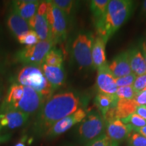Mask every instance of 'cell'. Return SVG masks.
Wrapping results in <instances>:
<instances>
[{"instance_id": "ba28073f", "label": "cell", "mask_w": 146, "mask_h": 146, "mask_svg": "<svg viewBox=\"0 0 146 146\" xmlns=\"http://www.w3.org/2000/svg\"><path fill=\"white\" fill-rule=\"evenodd\" d=\"M48 3V9L45 17L51 27L52 39L56 43L65 38L67 21L66 15L59 8L55 6L51 1H49Z\"/></svg>"}, {"instance_id": "d4e9b609", "label": "cell", "mask_w": 146, "mask_h": 146, "mask_svg": "<svg viewBox=\"0 0 146 146\" xmlns=\"http://www.w3.org/2000/svg\"><path fill=\"white\" fill-rule=\"evenodd\" d=\"M125 124L131 125L132 130L133 129H138L146 126V120L139 116L136 113L131 114L129 117L121 120Z\"/></svg>"}, {"instance_id": "9a60e30c", "label": "cell", "mask_w": 146, "mask_h": 146, "mask_svg": "<svg viewBox=\"0 0 146 146\" xmlns=\"http://www.w3.org/2000/svg\"><path fill=\"white\" fill-rule=\"evenodd\" d=\"M7 24L10 30L14 35L17 36V38L27 33L31 29L29 27V23L22 18L14 10H12L8 15Z\"/></svg>"}, {"instance_id": "ac0fdd59", "label": "cell", "mask_w": 146, "mask_h": 146, "mask_svg": "<svg viewBox=\"0 0 146 146\" xmlns=\"http://www.w3.org/2000/svg\"><path fill=\"white\" fill-rule=\"evenodd\" d=\"M132 72L137 76L146 74V63L143 55L137 48L127 50Z\"/></svg>"}, {"instance_id": "e575fe53", "label": "cell", "mask_w": 146, "mask_h": 146, "mask_svg": "<svg viewBox=\"0 0 146 146\" xmlns=\"http://www.w3.org/2000/svg\"><path fill=\"white\" fill-rule=\"evenodd\" d=\"M136 114L146 120V106H138L136 110Z\"/></svg>"}, {"instance_id": "603a6c76", "label": "cell", "mask_w": 146, "mask_h": 146, "mask_svg": "<svg viewBox=\"0 0 146 146\" xmlns=\"http://www.w3.org/2000/svg\"><path fill=\"white\" fill-rule=\"evenodd\" d=\"M45 64L51 66L62 67L63 56L61 52L56 48H52L47 54Z\"/></svg>"}, {"instance_id": "4dcf8cb0", "label": "cell", "mask_w": 146, "mask_h": 146, "mask_svg": "<svg viewBox=\"0 0 146 146\" xmlns=\"http://www.w3.org/2000/svg\"><path fill=\"white\" fill-rule=\"evenodd\" d=\"M133 87L137 94L145 91L146 89V74L137 76Z\"/></svg>"}, {"instance_id": "f546056e", "label": "cell", "mask_w": 146, "mask_h": 146, "mask_svg": "<svg viewBox=\"0 0 146 146\" xmlns=\"http://www.w3.org/2000/svg\"><path fill=\"white\" fill-rule=\"evenodd\" d=\"M136 77L137 76L135 74L132 73V74H128V75L122 76V77L115 78V82H116L118 87L133 86Z\"/></svg>"}, {"instance_id": "30bf717a", "label": "cell", "mask_w": 146, "mask_h": 146, "mask_svg": "<svg viewBox=\"0 0 146 146\" xmlns=\"http://www.w3.org/2000/svg\"><path fill=\"white\" fill-rule=\"evenodd\" d=\"M106 131L110 141L118 144L128 139L133 130L131 125L120 119H114L106 122Z\"/></svg>"}, {"instance_id": "4316f807", "label": "cell", "mask_w": 146, "mask_h": 146, "mask_svg": "<svg viewBox=\"0 0 146 146\" xmlns=\"http://www.w3.org/2000/svg\"><path fill=\"white\" fill-rule=\"evenodd\" d=\"M137 93L133 86L118 87L115 96L118 99L121 100H134Z\"/></svg>"}, {"instance_id": "8d00e7d4", "label": "cell", "mask_w": 146, "mask_h": 146, "mask_svg": "<svg viewBox=\"0 0 146 146\" xmlns=\"http://www.w3.org/2000/svg\"><path fill=\"white\" fill-rule=\"evenodd\" d=\"M26 138H27L26 136L23 137L18 142V143H16L15 144V145L14 146H26V144H25V142H26Z\"/></svg>"}, {"instance_id": "2e32d148", "label": "cell", "mask_w": 146, "mask_h": 146, "mask_svg": "<svg viewBox=\"0 0 146 146\" xmlns=\"http://www.w3.org/2000/svg\"><path fill=\"white\" fill-rule=\"evenodd\" d=\"M107 41L101 36H98L95 38L92 47V61L93 67L98 69L106 64V45Z\"/></svg>"}, {"instance_id": "3957f363", "label": "cell", "mask_w": 146, "mask_h": 146, "mask_svg": "<svg viewBox=\"0 0 146 146\" xmlns=\"http://www.w3.org/2000/svg\"><path fill=\"white\" fill-rule=\"evenodd\" d=\"M18 81L23 86L30 87L35 89L44 99H49L54 90L52 85L45 77L41 69L38 66H25L20 71L18 75Z\"/></svg>"}, {"instance_id": "7402d4cb", "label": "cell", "mask_w": 146, "mask_h": 146, "mask_svg": "<svg viewBox=\"0 0 146 146\" xmlns=\"http://www.w3.org/2000/svg\"><path fill=\"white\" fill-rule=\"evenodd\" d=\"M109 2V0H94L91 1V10L96 23L104 16Z\"/></svg>"}, {"instance_id": "d6986e66", "label": "cell", "mask_w": 146, "mask_h": 146, "mask_svg": "<svg viewBox=\"0 0 146 146\" xmlns=\"http://www.w3.org/2000/svg\"><path fill=\"white\" fill-rule=\"evenodd\" d=\"M13 10L23 18L29 21L36 14L39 1H16L14 2Z\"/></svg>"}, {"instance_id": "7c38bea8", "label": "cell", "mask_w": 146, "mask_h": 146, "mask_svg": "<svg viewBox=\"0 0 146 146\" xmlns=\"http://www.w3.org/2000/svg\"><path fill=\"white\" fill-rule=\"evenodd\" d=\"M96 85L100 93L110 95H115L118 87L115 82V78L110 71L108 64L98 69Z\"/></svg>"}, {"instance_id": "277c9868", "label": "cell", "mask_w": 146, "mask_h": 146, "mask_svg": "<svg viewBox=\"0 0 146 146\" xmlns=\"http://www.w3.org/2000/svg\"><path fill=\"white\" fill-rule=\"evenodd\" d=\"M106 129V121L103 116L96 111L87 114L77 128L76 135L82 143H88L99 137Z\"/></svg>"}, {"instance_id": "1f68e13d", "label": "cell", "mask_w": 146, "mask_h": 146, "mask_svg": "<svg viewBox=\"0 0 146 146\" xmlns=\"http://www.w3.org/2000/svg\"><path fill=\"white\" fill-rule=\"evenodd\" d=\"M110 143V140L106 134L104 133L101 136H100L99 137L89 142L88 143L86 144L85 146H109Z\"/></svg>"}, {"instance_id": "4fadbf2b", "label": "cell", "mask_w": 146, "mask_h": 146, "mask_svg": "<svg viewBox=\"0 0 146 146\" xmlns=\"http://www.w3.org/2000/svg\"><path fill=\"white\" fill-rule=\"evenodd\" d=\"M107 64L110 71L115 78L133 73L131 69L127 51L121 52L115 56L114 59Z\"/></svg>"}, {"instance_id": "5bb4252c", "label": "cell", "mask_w": 146, "mask_h": 146, "mask_svg": "<svg viewBox=\"0 0 146 146\" xmlns=\"http://www.w3.org/2000/svg\"><path fill=\"white\" fill-rule=\"evenodd\" d=\"M29 25L36 33L40 41L53 39L51 27L45 16L36 14L29 21Z\"/></svg>"}, {"instance_id": "60d3db41", "label": "cell", "mask_w": 146, "mask_h": 146, "mask_svg": "<svg viewBox=\"0 0 146 146\" xmlns=\"http://www.w3.org/2000/svg\"><path fill=\"white\" fill-rule=\"evenodd\" d=\"M109 146H118V144L116 143H114V142H111Z\"/></svg>"}, {"instance_id": "5b68a950", "label": "cell", "mask_w": 146, "mask_h": 146, "mask_svg": "<svg viewBox=\"0 0 146 146\" xmlns=\"http://www.w3.org/2000/svg\"><path fill=\"white\" fill-rule=\"evenodd\" d=\"M94 39V36L91 33H80L73 41L72 56L81 68L93 67L91 52Z\"/></svg>"}, {"instance_id": "7a4b0ae2", "label": "cell", "mask_w": 146, "mask_h": 146, "mask_svg": "<svg viewBox=\"0 0 146 146\" xmlns=\"http://www.w3.org/2000/svg\"><path fill=\"white\" fill-rule=\"evenodd\" d=\"M133 4V1L129 0L110 1L104 16L96 23L98 36L108 41L130 18Z\"/></svg>"}, {"instance_id": "ffe728a7", "label": "cell", "mask_w": 146, "mask_h": 146, "mask_svg": "<svg viewBox=\"0 0 146 146\" xmlns=\"http://www.w3.org/2000/svg\"><path fill=\"white\" fill-rule=\"evenodd\" d=\"M137 104L134 100L118 99L115 107V119H124L136 112Z\"/></svg>"}, {"instance_id": "d6a6232c", "label": "cell", "mask_w": 146, "mask_h": 146, "mask_svg": "<svg viewBox=\"0 0 146 146\" xmlns=\"http://www.w3.org/2000/svg\"><path fill=\"white\" fill-rule=\"evenodd\" d=\"M134 100L135 101L137 106L145 105L146 106V92L142 91V92L137 93L135 97Z\"/></svg>"}, {"instance_id": "7bdbcfd3", "label": "cell", "mask_w": 146, "mask_h": 146, "mask_svg": "<svg viewBox=\"0 0 146 146\" xmlns=\"http://www.w3.org/2000/svg\"><path fill=\"white\" fill-rule=\"evenodd\" d=\"M145 91V92H146V89H145V91Z\"/></svg>"}, {"instance_id": "44dd1931", "label": "cell", "mask_w": 146, "mask_h": 146, "mask_svg": "<svg viewBox=\"0 0 146 146\" xmlns=\"http://www.w3.org/2000/svg\"><path fill=\"white\" fill-rule=\"evenodd\" d=\"M118 100V98L115 95L99 93L95 98V104L104 118L110 109L116 106Z\"/></svg>"}, {"instance_id": "f35d334b", "label": "cell", "mask_w": 146, "mask_h": 146, "mask_svg": "<svg viewBox=\"0 0 146 146\" xmlns=\"http://www.w3.org/2000/svg\"><path fill=\"white\" fill-rule=\"evenodd\" d=\"M142 50H143V53L146 54V36L145 40L142 43Z\"/></svg>"}, {"instance_id": "484cf974", "label": "cell", "mask_w": 146, "mask_h": 146, "mask_svg": "<svg viewBox=\"0 0 146 146\" xmlns=\"http://www.w3.org/2000/svg\"><path fill=\"white\" fill-rule=\"evenodd\" d=\"M18 41L22 44L26 45L27 47L33 46L39 41V38L33 30H31L27 33L17 38Z\"/></svg>"}, {"instance_id": "6da1fadb", "label": "cell", "mask_w": 146, "mask_h": 146, "mask_svg": "<svg viewBox=\"0 0 146 146\" xmlns=\"http://www.w3.org/2000/svg\"><path fill=\"white\" fill-rule=\"evenodd\" d=\"M79 104V98L72 92L50 97L39 109L33 125V133L38 137H43L55 123L75 112Z\"/></svg>"}, {"instance_id": "d590c367", "label": "cell", "mask_w": 146, "mask_h": 146, "mask_svg": "<svg viewBox=\"0 0 146 146\" xmlns=\"http://www.w3.org/2000/svg\"><path fill=\"white\" fill-rule=\"evenodd\" d=\"M133 131H135V132L140 133L146 138V126L141 128H138V129H133Z\"/></svg>"}, {"instance_id": "b9f144b4", "label": "cell", "mask_w": 146, "mask_h": 146, "mask_svg": "<svg viewBox=\"0 0 146 146\" xmlns=\"http://www.w3.org/2000/svg\"><path fill=\"white\" fill-rule=\"evenodd\" d=\"M143 55L144 59H145V63H146V54H145V53H143Z\"/></svg>"}, {"instance_id": "e0dca14e", "label": "cell", "mask_w": 146, "mask_h": 146, "mask_svg": "<svg viewBox=\"0 0 146 146\" xmlns=\"http://www.w3.org/2000/svg\"><path fill=\"white\" fill-rule=\"evenodd\" d=\"M43 74L54 89H56L62 85L64 82V72L62 67L51 66L46 64L41 66Z\"/></svg>"}, {"instance_id": "8992f818", "label": "cell", "mask_w": 146, "mask_h": 146, "mask_svg": "<svg viewBox=\"0 0 146 146\" xmlns=\"http://www.w3.org/2000/svg\"><path fill=\"white\" fill-rule=\"evenodd\" d=\"M55 43L53 39L39 41L33 46L26 47L20 51L16 58L18 61L27 65L41 66Z\"/></svg>"}, {"instance_id": "9c48e42d", "label": "cell", "mask_w": 146, "mask_h": 146, "mask_svg": "<svg viewBox=\"0 0 146 146\" xmlns=\"http://www.w3.org/2000/svg\"><path fill=\"white\" fill-rule=\"evenodd\" d=\"M86 116L87 113L83 108H78L75 112L55 123L45 133L44 137L47 139L56 137L66 132L74 125L81 123Z\"/></svg>"}, {"instance_id": "836d02e7", "label": "cell", "mask_w": 146, "mask_h": 146, "mask_svg": "<svg viewBox=\"0 0 146 146\" xmlns=\"http://www.w3.org/2000/svg\"><path fill=\"white\" fill-rule=\"evenodd\" d=\"M48 5L49 3L48 1H43L40 3L39 7H38L37 10V13L38 14L42 16H45L47 14V9H48Z\"/></svg>"}, {"instance_id": "cb8c5ba5", "label": "cell", "mask_w": 146, "mask_h": 146, "mask_svg": "<svg viewBox=\"0 0 146 146\" xmlns=\"http://www.w3.org/2000/svg\"><path fill=\"white\" fill-rule=\"evenodd\" d=\"M24 94V86L22 85L14 84L10 87L7 98V104L10 106L20 101Z\"/></svg>"}, {"instance_id": "83f0119b", "label": "cell", "mask_w": 146, "mask_h": 146, "mask_svg": "<svg viewBox=\"0 0 146 146\" xmlns=\"http://www.w3.org/2000/svg\"><path fill=\"white\" fill-rule=\"evenodd\" d=\"M51 2L67 16L71 14L74 4V1L71 0H54Z\"/></svg>"}, {"instance_id": "f1b7e54d", "label": "cell", "mask_w": 146, "mask_h": 146, "mask_svg": "<svg viewBox=\"0 0 146 146\" xmlns=\"http://www.w3.org/2000/svg\"><path fill=\"white\" fill-rule=\"evenodd\" d=\"M127 139L128 146H146V138L135 131H132Z\"/></svg>"}, {"instance_id": "52a82bcc", "label": "cell", "mask_w": 146, "mask_h": 146, "mask_svg": "<svg viewBox=\"0 0 146 146\" xmlns=\"http://www.w3.org/2000/svg\"><path fill=\"white\" fill-rule=\"evenodd\" d=\"M44 98L31 87L24 86V94L20 101L12 105L7 106L4 110H16L30 115L41 108Z\"/></svg>"}, {"instance_id": "8fae6325", "label": "cell", "mask_w": 146, "mask_h": 146, "mask_svg": "<svg viewBox=\"0 0 146 146\" xmlns=\"http://www.w3.org/2000/svg\"><path fill=\"white\" fill-rule=\"evenodd\" d=\"M0 114V130H13L23 126L29 119V115L11 110H4Z\"/></svg>"}, {"instance_id": "ab89813d", "label": "cell", "mask_w": 146, "mask_h": 146, "mask_svg": "<svg viewBox=\"0 0 146 146\" xmlns=\"http://www.w3.org/2000/svg\"><path fill=\"white\" fill-rule=\"evenodd\" d=\"M62 146H78V145H76V144H74V143H66V144H64V145Z\"/></svg>"}, {"instance_id": "74e56055", "label": "cell", "mask_w": 146, "mask_h": 146, "mask_svg": "<svg viewBox=\"0 0 146 146\" xmlns=\"http://www.w3.org/2000/svg\"><path fill=\"white\" fill-rule=\"evenodd\" d=\"M141 14L142 16H145V17H146V0H145V1H143V4H142Z\"/></svg>"}]
</instances>
